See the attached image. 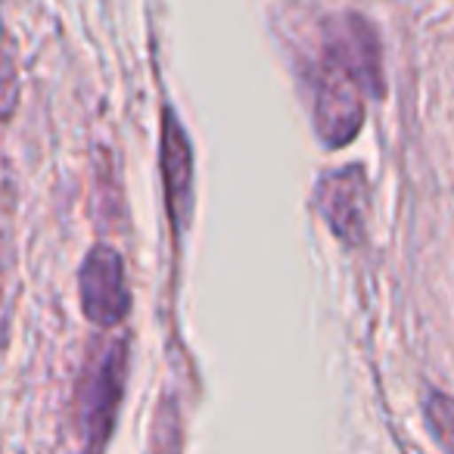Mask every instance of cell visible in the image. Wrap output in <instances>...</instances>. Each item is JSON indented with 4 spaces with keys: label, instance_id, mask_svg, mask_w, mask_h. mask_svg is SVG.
Listing matches in <instances>:
<instances>
[{
    "label": "cell",
    "instance_id": "cell-1",
    "mask_svg": "<svg viewBox=\"0 0 454 454\" xmlns=\"http://www.w3.org/2000/svg\"><path fill=\"white\" fill-rule=\"evenodd\" d=\"M364 90L380 94L377 38L364 20L330 26L321 75H317L315 125L327 146H346L364 121Z\"/></svg>",
    "mask_w": 454,
    "mask_h": 454
},
{
    "label": "cell",
    "instance_id": "cell-2",
    "mask_svg": "<svg viewBox=\"0 0 454 454\" xmlns=\"http://www.w3.org/2000/svg\"><path fill=\"white\" fill-rule=\"evenodd\" d=\"M78 293H82V309L94 327H115L125 321L131 309V293L125 284V268L115 249L94 247L88 253L78 274Z\"/></svg>",
    "mask_w": 454,
    "mask_h": 454
},
{
    "label": "cell",
    "instance_id": "cell-3",
    "mask_svg": "<svg viewBox=\"0 0 454 454\" xmlns=\"http://www.w3.org/2000/svg\"><path fill=\"white\" fill-rule=\"evenodd\" d=\"M321 212L327 224L333 227V234L346 243H358L364 234V208H367V187H364V171L361 168H342L333 171L321 181Z\"/></svg>",
    "mask_w": 454,
    "mask_h": 454
},
{
    "label": "cell",
    "instance_id": "cell-4",
    "mask_svg": "<svg viewBox=\"0 0 454 454\" xmlns=\"http://www.w3.org/2000/svg\"><path fill=\"white\" fill-rule=\"evenodd\" d=\"M162 175H165V200L175 227L187 221L190 212V181H193V162H190V146L184 137L175 115L165 113L162 128Z\"/></svg>",
    "mask_w": 454,
    "mask_h": 454
},
{
    "label": "cell",
    "instance_id": "cell-5",
    "mask_svg": "<svg viewBox=\"0 0 454 454\" xmlns=\"http://www.w3.org/2000/svg\"><path fill=\"white\" fill-rule=\"evenodd\" d=\"M20 103V69H16L13 41L0 22V121H7Z\"/></svg>",
    "mask_w": 454,
    "mask_h": 454
},
{
    "label": "cell",
    "instance_id": "cell-6",
    "mask_svg": "<svg viewBox=\"0 0 454 454\" xmlns=\"http://www.w3.org/2000/svg\"><path fill=\"white\" fill-rule=\"evenodd\" d=\"M427 417H429V423H433L439 442L454 454V398L442 395V392H429Z\"/></svg>",
    "mask_w": 454,
    "mask_h": 454
},
{
    "label": "cell",
    "instance_id": "cell-7",
    "mask_svg": "<svg viewBox=\"0 0 454 454\" xmlns=\"http://www.w3.org/2000/svg\"><path fill=\"white\" fill-rule=\"evenodd\" d=\"M88 454H100V448H90V451Z\"/></svg>",
    "mask_w": 454,
    "mask_h": 454
}]
</instances>
